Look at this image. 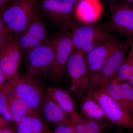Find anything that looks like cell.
<instances>
[{
  "mask_svg": "<svg viewBox=\"0 0 133 133\" xmlns=\"http://www.w3.org/2000/svg\"><path fill=\"white\" fill-rule=\"evenodd\" d=\"M57 1L76 5L79 0H57Z\"/></svg>",
  "mask_w": 133,
  "mask_h": 133,
  "instance_id": "cell-29",
  "label": "cell"
},
{
  "mask_svg": "<svg viewBox=\"0 0 133 133\" xmlns=\"http://www.w3.org/2000/svg\"><path fill=\"white\" fill-rule=\"evenodd\" d=\"M132 62V53L130 50L129 54L124 58L114 78L120 82L127 81L131 74Z\"/></svg>",
  "mask_w": 133,
  "mask_h": 133,
  "instance_id": "cell-23",
  "label": "cell"
},
{
  "mask_svg": "<svg viewBox=\"0 0 133 133\" xmlns=\"http://www.w3.org/2000/svg\"><path fill=\"white\" fill-rule=\"evenodd\" d=\"M102 10L99 0H79L75 8L76 19L78 23L93 24L99 18Z\"/></svg>",
  "mask_w": 133,
  "mask_h": 133,
  "instance_id": "cell-14",
  "label": "cell"
},
{
  "mask_svg": "<svg viewBox=\"0 0 133 133\" xmlns=\"http://www.w3.org/2000/svg\"><path fill=\"white\" fill-rule=\"evenodd\" d=\"M123 44L119 38L112 37L86 53L85 60L89 79L99 71L113 52Z\"/></svg>",
  "mask_w": 133,
  "mask_h": 133,
  "instance_id": "cell-12",
  "label": "cell"
},
{
  "mask_svg": "<svg viewBox=\"0 0 133 133\" xmlns=\"http://www.w3.org/2000/svg\"><path fill=\"white\" fill-rule=\"evenodd\" d=\"M35 0H15L0 11V17L16 38L25 32L36 18Z\"/></svg>",
  "mask_w": 133,
  "mask_h": 133,
  "instance_id": "cell-2",
  "label": "cell"
},
{
  "mask_svg": "<svg viewBox=\"0 0 133 133\" xmlns=\"http://www.w3.org/2000/svg\"><path fill=\"white\" fill-rule=\"evenodd\" d=\"M127 82L133 88V74H131Z\"/></svg>",
  "mask_w": 133,
  "mask_h": 133,
  "instance_id": "cell-31",
  "label": "cell"
},
{
  "mask_svg": "<svg viewBox=\"0 0 133 133\" xmlns=\"http://www.w3.org/2000/svg\"><path fill=\"white\" fill-rule=\"evenodd\" d=\"M110 1H111L112 5V4L115 3L116 2V1H118V0H110Z\"/></svg>",
  "mask_w": 133,
  "mask_h": 133,
  "instance_id": "cell-34",
  "label": "cell"
},
{
  "mask_svg": "<svg viewBox=\"0 0 133 133\" xmlns=\"http://www.w3.org/2000/svg\"><path fill=\"white\" fill-rule=\"evenodd\" d=\"M50 41L55 49V60L49 79L59 83L63 77L66 64L74 49L70 31L69 29L61 31Z\"/></svg>",
  "mask_w": 133,
  "mask_h": 133,
  "instance_id": "cell-6",
  "label": "cell"
},
{
  "mask_svg": "<svg viewBox=\"0 0 133 133\" xmlns=\"http://www.w3.org/2000/svg\"><path fill=\"white\" fill-rule=\"evenodd\" d=\"M74 50L87 53L107 42L111 37L108 28L93 24L77 22L70 27Z\"/></svg>",
  "mask_w": 133,
  "mask_h": 133,
  "instance_id": "cell-3",
  "label": "cell"
},
{
  "mask_svg": "<svg viewBox=\"0 0 133 133\" xmlns=\"http://www.w3.org/2000/svg\"><path fill=\"white\" fill-rule=\"evenodd\" d=\"M6 83L30 109L41 114L47 95L42 81L28 75L18 74L8 79Z\"/></svg>",
  "mask_w": 133,
  "mask_h": 133,
  "instance_id": "cell-1",
  "label": "cell"
},
{
  "mask_svg": "<svg viewBox=\"0 0 133 133\" xmlns=\"http://www.w3.org/2000/svg\"><path fill=\"white\" fill-rule=\"evenodd\" d=\"M41 113L49 124L56 125L64 124L74 126V122L71 118L47 95L43 105Z\"/></svg>",
  "mask_w": 133,
  "mask_h": 133,
  "instance_id": "cell-16",
  "label": "cell"
},
{
  "mask_svg": "<svg viewBox=\"0 0 133 133\" xmlns=\"http://www.w3.org/2000/svg\"><path fill=\"white\" fill-rule=\"evenodd\" d=\"M81 109L83 116L89 118L102 121L107 119L99 104L88 95H86L81 103Z\"/></svg>",
  "mask_w": 133,
  "mask_h": 133,
  "instance_id": "cell-20",
  "label": "cell"
},
{
  "mask_svg": "<svg viewBox=\"0 0 133 133\" xmlns=\"http://www.w3.org/2000/svg\"><path fill=\"white\" fill-rule=\"evenodd\" d=\"M110 126V124L105 121L81 116L74 123V128L76 133H102Z\"/></svg>",
  "mask_w": 133,
  "mask_h": 133,
  "instance_id": "cell-19",
  "label": "cell"
},
{
  "mask_svg": "<svg viewBox=\"0 0 133 133\" xmlns=\"http://www.w3.org/2000/svg\"><path fill=\"white\" fill-rule=\"evenodd\" d=\"M7 127V122L0 115V132Z\"/></svg>",
  "mask_w": 133,
  "mask_h": 133,
  "instance_id": "cell-28",
  "label": "cell"
},
{
  "mask_svg": "<svg viewBox=\"0 0 133 133\" xmlns=\"http://www.w3.org/2000/svg\"><path fill=\"white\" fill-rule=\"evenodd\" d=\"M12 33L0 17V52L8 37Z\"/></svg>",
  "mask_w": 133,
  "mask_h": 133,
  "instance_id": "cell-25",
  "label": "cell"
},
{
  "mask_svg": "<svg viewBox=\"0 0 133 133\" xmlns=\"http://www.w3.org/2000/svg\"><path fill=\"white\" fill-rule=\"evenodd\" d=\"M49 123L45 122L40 114L24 117L16 127L17 133H53Z\"/></svg>",
  "mask_w": 133,
  "mask_h": 133,
  "instance_id": "cell-17",
  "label": "cell"
},
{
  "mask_svg": "<svg viewBox=\"0 0 133 133\" xmlns=\"http://www.w3.org/2000/svg\"><path fill=\"white\" fill-rule=\"evenodd\" d=\"M128 3L133 4V0H125Z\"/></svg>",
  "mask_w": 133,
  "mask_h": 133,
  "instance_id": "cell-33",
  "label": "cell"
},
{
  "mask_svg": "<svg viewBox=\"0 0 133 133\" xmlns=\"http://www.w3.org/2000/svg\"><path fill=\"white\" fill-rule=\"evenodd\" d=\"M0 115L7 122L12 123L14 122L10 111L9 100L4 86L0 90Z\"/></svg>",
  "mask_w": 133,
  "mask_h": 133,
  "instance_id": "cell-24",
  "label": "cell"
},
{
  "mask_svg": "<svg viewBox=\"0 0 133 133\" xmlns=\"http://www.w3.org/2000/svg\"><path fill=\"white\" fill-rule=\"evenodd\" d=\"M87 95L91 97L99 104L109 121L133 132L132 118L121 105L105 91L98 89Z\"/></svg>",
  "mask_w": 133,
  "mask_h": 133,
  "instance_id": "cell-9",
  "label": "cell"
},
{
  "mask_svg": "<svg viewBox=\"0 0 133 133\" xmlns=\"http://www.w3.org/2000/svg\"><path fill=\"white\" fill-rule=\"evenodd\" d=\"M76 5L57 0H43L41 4L43 14L61 31L69 29L77 23Z\"/></svg>",
  "mask_w": 133,
  "mask_h": 133,
  "instance_id": "cell-8",
  "label": "cell"
},
{
  "mask_svg": "<svg viewBox=\"0 0 133 133\" xmlns=\"http://www.w3.org/2000/svg\"><path fill=\"white\" fill-rule=\"evenodd\" d=\"M16 39L22 51L28 54L48 41L45 26L41 19L36 17L25 32Z\"/></svg>",
  "mask_w": 133,
  "mask_h": 133,
  "instance_id": "cell-13",
  "label": "cell"
},
{
  "mask_svg": "<svg viewBox=\"0 0 133 133\" xmlns=\"http://www.w3.org/2000/svg\"><path fill=\"white\" fill-rule=\"evenodd\" d=\"M53 133H76L74 126L66 124L56 125Z\"/></svg>",
  "mask_w": 133,
  "mask_h": 133,
  "instance_id": "cell-26",
  "label": "cell"
},
{
  "mask_svg": "<svg viewBox=\"0 0 133 133\" xmlns=\"http://www.w3.org/2000/svg\"><path fill=\"white\" fill-rule=\"evenodd\" d=\"M99 89L105 91L123 107V97L119 81L116 79L113 78L104 84Z\"/></svg>",
  "mask_w": 133,
  "mask_h": 133,
  "instance_id": "cell-21",
  "label": "cell"
},
{
  "mask_svg": "<svg viewBox=\"0 0 133 133\" xmlns=\"http://www.w3.org/2000/svg\"><path fill=\"white\" fill-rule=\"evenodd\" d=\"M120 87L123 97V108L133 119V88L127 81L121 82Z\"/></svg>",
  "mask_w": 133,
  "mask_h": 133,
  "instance_id": "cell-22",
  "label": "cell"
},
{
  "mask_svg": "<svg viewBox=\"0 0 133 133\" xmlns=\"http://www.w3.org/2000/svg\"></svg>",
  "mask_w": 133,
  "mask_h": 133,
  "instance_id": "cell-36",
  "label": "cell"
},
{
  "mask_svg": "<svg viewBox=\"0 0 133 133\" xmlns=\"http://www.w3.org/2000/svg\"><path fill=\"white\" fill-rule=\"evenodd\" d=\"M0 133H15L14 131L10 128L7 127L6 128L3 129L0 132Z\"/></svg>",
  "mask_w": 133,
  "mask_h": 133,
  "instance_id": "cell-30",
  "label": "cell"
},
{
  "mask_svg": "<svg viewBox=\"0 0 133 133\" xmlns=\"http://www.w3.org/2000/svg\"><path fill=\"white\" fill-rule=\"evenodd\" d=\"M7 80L0 66V90L4 86Z\"/></svg>",
  "mask_w": 133,
  "mask_h": 133,
  "instance_id": "cell-27",
  "label": "cell"
},
{
  "mask_svg": "<svg viewBox=\"0 0 133 133\" xmlns=\"http://www.w3.org/2000/svg\"><path fill=\"white\" fill-rule=\"evenodd\" d=\"M9 1V0H0V7L2 6L3 5Z\"/></svg>",
  "mask_w": 133,
  "mask_h": 133,
  "instance_id": "cell-32",
  "label": "cell"
},
{
  "mask_svg": "<svg viewBox=\"0 0 133 133\" xmlns=\"http://www.w3.org/2000/svg\"><path fill=\"white\" fill-rule=\"evenodd\" d=\"M45 91L48 97L71 118L74 123L81 117L77 112L72 98L66 91L58 87H48Z\"/></svg>",
  "mask_w": 133,
  "mask_h": 133,
  "instance_id": "cell-15",
  "label": "cell"
},
{
  "mask_svg": "<svg viewBox=\"0 0 133 133\" xmlns=\"http://www.w3.org/2000/svg\"><path fill=\"white\" fill-rule=\"evenodd\" d=\"M132 42V41L128 40L113 52L99 71L90 79L84 94L87 95L92 93L99 89L105 83L114 78Z\"/></svg>",
  "mask_w": 133,
  "mask_h": 133,
  "instance_id": "cell-7",
  "label": "cell"
},
{
  "mask_svg": "<svg viewBox=\"0 0 133 133\" xmlns=\"http://www.w3.org/2000/svg\"><path fill=\"white\" fill-rule=\"evenodd\" d=\"M21 51L17 40L11 33L0 52V66L7 80L18 74L21 62Z\"/></svg>",
  "mask_w": 133,
  "mask_h": 133,
  "instance_id": "cell-10",
  "label": "cell"
},
{
  "mask_svg": "<svg viewBox=\"0 0 133 133\" xmlns=\"http://www.w3.org/2000/svg\"><path fill=\"white\" fill-rule=\"evenodd\" d=\"M4 88L9 100L11 114L16 127L21 121L25 116L37 114L30 109L18 97L14 90L6 83Z\"/></svg>",
  "mask_w": 133,
  "mask_h": 133,
  "instance_id": "cell-18",
  "label": "cell"
},
{
  "mask_svg": "<svg viewBox=\"0 0 133 133\" xmlns=\"http://www.w3.org/2000/svg\"><path fill=\"white\" fill-rule=\"evenodd\" d=\"M26 55L25 67L27 75L40 81L43 78L49 79L55 60V49L50 41L48 40Z\"/></svg>",
  "mask_w": 133,
  "mask_h": 133,
  "instance_id": "cell-4",
  "label": "cell"
},
{
  "mask_svg": "<svg viewBox=\"0 0 133 133\" xmlns=\"http://www.w3.org/2000/svg\"><path fill=\"white\" fill-rule=\"evenodd\" d=\"M108 28L117 31L132 41L133 38V6L128 4L111 5Z\"/></svg>",
  "mask_w": 133,
  "mask_h": 133,
  "instance_id": "cell-11",
  "label": "cell"
},
{
  "mask_svg": "<svg viewBox=\"0 0 133 133\" xmlns=\"http://www.w3.org/2000/svg\"><path fill=\"white\" fill-rule=\"evenodd\" d=\"M132 41H133V38L132 40Z\"/></svg>",
  "mask_w": 133,
  "mask_h": 133,
  "instance_id": "cell-35",
  "label": "cell"
},
{
  "mask_svg": "<svg viewBox=\"0 0 133 133\" xmlns=\"http://www.w3.org/2000/svg\"><path fill=\"white\" fill-rule=\"evenodd\" d=\"M85 54L82 51L74 49L65 67L69 87L77 96L84 95L90 81Z\"/></svg>",
  "mask_w": 133,
  "mask_h": 133,
  "instance_id": "cell-5",
  "label": "cell"
}]
</instances>
